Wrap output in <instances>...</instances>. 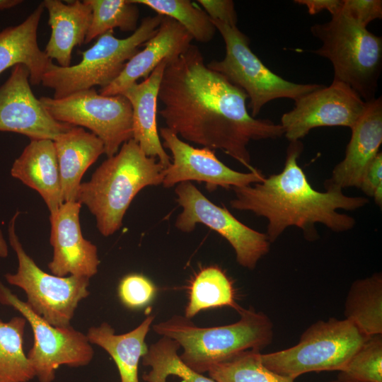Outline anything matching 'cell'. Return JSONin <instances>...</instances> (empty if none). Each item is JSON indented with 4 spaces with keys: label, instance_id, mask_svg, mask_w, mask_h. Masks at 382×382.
Returning <instances> with one entry per match:
<instances>
[{
    "label": "cell",
    "instance_id": "obj_26",
    "mask_svg": "<svg viewBox=\"0 0 382 382\" xmlns=\"http://www.w3.org/2000/svg\"><path fill=\"white\" fill-rule=\"evenodd\" d=\"M222 306L238 312L242 308L235 300L232 282L226 273L216 265L204 267L190 284L185 316L191 319L201 311Z\"/></svg>",
    "mask_w": 382,
    "mask_h": 382
},
{
    "label": "cell",
    "instance_id": "obj_11",
    "mask_svg": "<svg viewBox=\"0 0 382 382\" xmlns=\"http://www.w3.org/2000/svg\"><path fill=\"white\" fill-rule=\"evenodd\" d=\"M176 201L182 207L175 226L183 232H191L202 224L224 237L233 248L237 262L253 270L270 250L266 233L254 230L236 219L226 207L208 199L190 182H183L175 188Z\"/></svg>",
    "mask_w": 382,
    "mask_h": 382
},
{
    "label": "cell",
    "instance_id": "obj_24",
    "mask_svg": "<svg viewBox=\"0 0 382 382\" xmlns=\"http://www.w3.org/2000/svg\"><path fill=\"white\" fill-rule=\"evenodd\" d=\"M155 316L149 315L135 329L121 335L106 322L88 329L86 335L91 344L104 349L113 359L121 382H139L138 366L140 358L148 351L146 336Z\"/></svg>",
    "mask_w": 382,
    "mask_h": 382
},
{
    "label": "cell",
    "instance_id": "obj_7",
    "mask_svg": "<svg viewBox=\"0 0 382 382\" xmlns=\"http://www.w3.org/2000/svg\"><path fill=\"white\" fill-rule=\"evenodd\" d=\"M368 337L349 320L330 318L309 326L296 345L260 357L270 370L295 380L311 371H340Z\"/></svg>",
    "mask_w": 382,
    "mask_h": 382
},
{
    "label": "cell",
    "instance_id": "obj_22",
    "mask_svg": "<svg viewBox=\"0 0 382 382\" xmlns=\"http://www.w3.org/2000/svg\"><path fill=\"white\" fill-rule=\"evenodd\" d=\"M45 7L41 2L21 23L0 32V74L10 67L24 65L30 73V83H41L53 64L37 43V28Z\"/></svg>",
    "mask_w": 382,
    "mask_h": 382
},
{
    "label": "cell",
    "instance_id": "obj_9",
    "mask_svg": "<svg viewBox=\"0 0 382 382\" xmlns=\"http://www.w3.org/2000/svg\"><path fill=\"white\" fill-rule=\"evenodd\" d=\"M18 212L8 226L9 243L16 252L18 266L16 273H8V283L22 289L29 307L49 324L59 328L71 326L79 303L89 295L86 277H59L42 270L24 250L15 231Z\"/></svg>",
    "mask_w": 382,
    "mask_h": 382
},
{
    "label": "cell",
    "instance_id": "obj_19",
    "mask_svg": "<svg viewBox=\"0 0 382 382\" xmlns=\"http://www.w3.org/2000/svg\"><path fill=\"white\" fill-rule=\"evenodd\" d=\"M168 62L163 60L143 81L131 84L121 93L132 106V139L146 156L157 158L164 168L171 161L160 140L156 114L159 88Z\"/></svg>",
    "mask_w": 382,
    "mask_h": 382
},
{
    "label": "cell",
    "instance_id": "obj_1",
    "mask_svg": "<svg viewBox=\"0 0 382 382\" xmlns=\"http://www.w3.org/2000/svg\"><path fill=\"white\" fill-rule=\"evenodd\" d=\"M159 110L166 127L180 139L220 149L250 171V141L284 135L280 124L256 119L246 107V93L209 69L195 45L167 62L161 79Z\"/></svg>",
    "mask_w": 382,
    "mask_h": 382
},
{
    "label": "cell",
    "instance_id": "obj_13",
    "mask_svg": "<svg viewBox=\"0 0 382 382\" xmlns=\"http://www.w3.org/2000/svg\"><path fill=\"white\" fill-rule=\"evenodd\" d=\"M292 110L281 117L284 135L291 142L300 141L316 127L352 128L365 110V102L348 86L333 81L294 101Z\"/></svg>",
    "mask_w": 382,
    "mask_h": 382
},
{
    "label": "cell",
    "instance_id": "obj_3",
    "mask_svg": "<svg viewBox=\"0 0 382 382\" xmlns=\"http://www.w3.org/2000/svg\"><path fill=\"white\" fill-rule=\"evenodd\" d=\"M164 168L131 139L108 157L88 181L81 183L76 201L96 217L98 231L111 236L122 226L135 196L146 187L162 185Z\"/></svg>",
    "mask_w": 382,
    "mask_h": 382
},
{
    "label": "cell",
    "instance_id": "obj_6",
    "mask_svg": "<svg viewBox=\"0 0 382 382\" xmlns=\"http://www.w3.org/2000/svg\"><path fill=\"white\" fill-rule=\"evenodd\" d=\"M163 16L156 14L141 21L129 37L120 39L109 30L100 35L93 45L81 52V61L67 67L52 64L43 75L41 83L54 91V98L100 86L106 87L118 77L126 63L139 47L158 31Z\"/></svg>",
    "mask_w": 382,
    "mask_h": 382
},
{
    "label": "cell",
    "instance_id": "obj_14",
    "mask_svg": "<svg viewBox=\"0 0 382 382\" xmlns=\"http://www.w3.org/2000/svg\"><path fill=\"white\" fill-rule=\"evenodd\" d=\"M163 146L170 150L172 162L164 168L162 185L171 187L183 182H204L209 190L243 187L261 182L265 178L260 170L241 173L224 164L209 148H195L185 142L166 127H161Z\"/></svg>",
    "mask_w": 382,
    "mask_h": 382
},
{
    "label": "cell",
    "instance_id": "obj_25",
    "mask_svg": "<svg viewBox=\"0 0 382 382\" xmlns=\"http://www.w3.org/2000/svg\"><path fill=\"white\" fill-rule=\"evenodd\" d=\"M345 316L366 337L382 334L381 272L352 283L345 303Z\"/></svg>",
    "mask_w": 382,
    "mask_h": 382
},
{
    "label": "cell",
    "instance_id": "obj_29",
    "mask_svg": "<svg viewBox=\"0 0 382 382\" xmlns=\"http://www.w3.org/2000/svg\"><path fill=\"white\" fill-rule=\"evenodd\" d=\"M260 354L253 349L242 352L211 367L209 377L216 382H294L267 368Z\"/></svg>",
    "mask_w": 382,
    "mask_h": 382
},
{
    "label": "cell",
    "instance_id": "obj_39",
    "mask_svg": "<svg viewBox=\"0 0 382 382\" xmlns=\"http://www.w3.org/2000/svg\"><path fill=\"white\" fill-rule=\"evenodd\" d=\"M375 203L379 207L382 206V183L379 184L376 188L373 197Z\"/></svg>",
    "mask_w": 382,
    "mask_h": 382
},
{
    "label": "cell",
    "instance_id": "obj_33",
    "mask_svg": "<svg viewBox=\"0 0 382 382\" xmlns=\"http://www.w3.org/2000/svg\"><path fill=\"white\" fill-rule=\"evenodd\" d=\"M156 292V286L146 277L131 274L122 279L118 286L122 302L131 308H138L149 303Z\"/></svg>",
    "mask_w": 382,
    "mask_h": 382
},
{
    "label": "cell",
    "instance_id": "obj_5",
    "mask_svg": "<svg viewBox=\"0 0 382 382\" xmlns=\"http://www.w3.org/2000/svg\"><path fill=\"white\" fill-rule=\"evenodd\" d=\"M311 32L322 42L313 52L330 61L333 81L348 86L365 102L375 98L382 68V37L341 10L330 21L313 25Z\"/></svg>",
    "mask_w": 382,
    "mask_h": 382
},
{
    "label": "cell",
    "instance_id": "obj_15",
    "mask_svg": "<svg viewBox=\"0 0 382 382\" xmlns=\"http://www.w3.org/2000/svg\"><path fill=\"white\" fill-rule=\"evenodd\" d=\"M30 73L23 64L13 67L0 86V131L25 135L30 140L54 141L74 125L54 119L30 86Z\"/></svg>",
    "mask_w": 382,
    "mask_h": 382
},
{
    "label": "cell",
    "instance_id": "obj_27",
    "mask_svg": "<svg viewBox=\"0 0 382 382\" xmlns=\"http://www.w3.org/2000/svg\"><path fill=\"white\" fill-rule=\"evenodd\" d=\"M26 320H0V382H28L35 375L23 348Z\"/></svg>",
    "mask_w": 382,
    "mask_h": 382
},
{
    "label": "cell",
    "instance_id": "obj_28",
    "mask_svg": "<svg viewBox=\"0 0 382 382\" xmlns=\"http://www.w3.org/2000/svg\"><path fill=\"white\" fill-rule=\"evenodd\" d=\"M180 348L177 341L165 336L151 345L141 357L143 365L151 368L143 374V380L166 382L167 377L173 375L180 378L182 382H216L188 366L178 354Z\"/></svg>",
    "mask_w": 382,
    "mask_h": 382
},
{
    "label": "cell",
    "instance_id": "obj_34",
    "mask_svg": "<svg viewBox=\"0 0 382 382\" xmlns=\"http://www.w3.org/2000/svg\"><path fill=\"white\" fill-rule=\"evenodd\" d=\"M341 11L359 25L366 28L371 21L382 18V1L342 0Z\"/></svg>",
    "mask_w": 382,
    "mask_h": 382
},
{
    "label": "cell",
    "instance_id": "obj_21",
    "mask_svg": "<svg viewBox=\"0 0 382 382\" xmlns=\"http://www.w3.org/2000/svg\"><path fill=\"white\" fill-rule=\"evenodd\" d=\"M48 11V23L52 33L44 52L59 66H69L72 50L85 42L92 18V9L87 0L65 4L59 0H45Z\"/></svg>",
    "mask_w": 382,
    "mask_h": 382
},
{
    "label": "cell",
    "instance_id": "obj_41",
    "mask_svg": "<svg viewBox=\"0 0 382 382\" xmlns=\"http://www.w3.org/2000/svg\"><path fill=\"white\" fill-rule=\"evenodd\" d=\"M330 382H345V381H341V380H340V379L337 378V380L332 381H330Z\"/></svg>",
    "mask_w": 382,
    "mask_h": 382
},
{
    "label": "cell",
    "instance_id": "obj_35",
    "mask_svg": "<svg viewBox=\"0 0 382 382\" xmlns=\"http://www.w3.org/2000/svg\"><path fill=\"white\" fill-rule=\"evenodd\" d=\"M211 20L218 21L232 27L237 26L238 17L231 0H198Z\"/></svg>",
    "mask_w": 382,
    "mask_h": 382
},
{
    "label": "cell",
    "instance_id": "obj_18",
    "mask_svg": "<svg viewBox=\"0 0 382 382\" xmlns=\"http://www.w3.org/2000/svg\"><path fill=\"white\" fill-rule=\"evenodd\" d=\"M190 33L175 20L164 16L157 33L145 44V47L134 54L111 83L99 90L103 96H115L139 79L147 78L164 59L178 57L192 44Z\"/></svg>",
    "mask_w": 382,
    "mask_h": 382
},
{
    "label": "cell",
    "instance_id": "obj_32",
    "mask_svg": "<svg viewBox=\"0 0 382 382\" xmlns=\"http://www.w3.org/2000/svg\"><path fill=\"white\" fill-rule=\"evenodd\" d=\"M345 382H382V334L368 337L340 371Z\"/></svg>",
    "mask_w": 382,
    "mask_h": 382
},
{
    "label": "cell",
    "instance_id": "obj_37",
    "mask_svg": "<svg viewBox=\"0 0 382 382\" xmlns=\"http://www.w3.org/2000/svg\"><path fill=\"white\" fill-rule=\"evenodd\" d=\"M294 2L305 6L311 15L326 10L332 16L338 13L342 6V0H295Z\"/></svg>",
    "mask_w": 382,
    "mask_h": 382
},
{
    "label": "cell",
    "instance_id": "obj_4",
    "mask_svg": "<svg viewBox=\"0 0 382 382\" xmlns=\"http://www.w3.org/2000/svg\"><path fill=\"white\" fill-rule=\"evenodd\" d=\"M238 313L240 320L226 325L198 327L185 316L175 315L152 328L158 335L177 341L183 349L180 359L202 374L242 352H260L272 342L273 325L268 316L252 308Z\"/></svg>",
    "mask_w": 382,
    "mask_h": 382
},
{
    "label": "cell",
    "instance_id": "obj_8",
    "mask_svg": "<svg viewBox=\"0 0 382 382\" xmlns=\"http://www.w3.org/2000/svg\"><path fill=\"white\" fill-rule=\"evenodd\" d=\"M211 21L222 36L226 54L222 60H212L207 65L246 93L253 117L255 118L262 107L271 100L289 98L295 101L322 86L283 79L256 56L250 47L248 37L237 26Z\"/></svg>",
    "mask_w": 382,
    "mask_h": 382
},
{
    "label": "cell",
    "instance_id": "obj_30",
    "mask_svg": "<svg viewBox=\"0 0 382 382\" xmlns=\"http://www.w3.org/2000/svg\"><path fill=\"white\" fill-rule=\"evenodd\" d=\"M144 5L161 16L169 17L180 24L200 42L211 41L216 31L205 11L189 0H131Z\"/></svg>",
    "mask_w": 382,
    "mask_h": 382
},
{
    "label": "cell",
    "instance_id": "obj_40",
    "mask_svg": "<svg viewBox=\"0 0 382 382\" xmlns=\"http://www.w3.org/2000/svg\"><path fill=\"white\" fill-rule=\"evenodd\" d=\"M8 254L7 245L0 231V256L6 257Z\"/></svg>",
    "mask_w": 382,
    "mask_h": 382
},
{
    "label": "cell",
    "instance_id": "obj_12",
    "mask_svg": "<svg viewBox=\"0 0 382 382\" xmlns=\"http://www.w3.org/2000/svg\"><path fill=\"white\" fill-rule=\"evenodd\" d=\"M0 303L17 310L30 325L34 343L27 357L40 382L53 381L61 365L79 367L92 360L94 352L86 335L71 326L49 324L1 282Z\"/></svg>",
    "mask_w": 382,
    "mask_h": 382
},
{
    "label": "cell",
    "instance_id": "obj_38",
    "mask_svg": "<svg viewBox=\"0 0 382 382\" xmlns=\"http://www.w3.org/2000/svg\"><path fill=\"white\" fill-rule=\"evenodd\" d=\"M22 2L21 0H0V11L9 9Z\"/></svg>",
    "mask_w": 382,
    "mask_h": 382
},
{
    "label": "cell",
    "instance_id": "obj_23",
    "mask_svg": "<svg viewBox=\"0 0 382 382\" xmlns=\"http://www.w3.org/2000/svg\"><path fill=\"white\" fill-rule=\"evenodd\" d=\"M54 141L64 202H75L86 170L104 154L102 141L83 127L74 126Z\"/></svg>",
    "mask_w": 382,
    "mask_h": 382
},
{
    "label": "cell",
    "instance_id": "obj_31",
    "mask_svg": "<svg viewBox=\"0 0 382 382\" xmlns=\"http://www.w3.org/2000/svg\"><path fill=\"white\" fill-rule=\"evenodd\" d=\"M92 9L91 22L84 43L117 28L123 32H134L139 10L131 0H87Z\"/></svg>",
    "mask_w": 382,
    "mask_h": 382
},
{
    "label": "cell",
    "instance_id": "obj_17",
    "mask_svg": "<svg viewBox=\"0 0 382 382\" xmlns=\"http://www.w3.org/2000/svg\"><path fill=\"white\" fill-rule=\"evenodd\" d=\"M344 158L332 170L325 188L359 187L363 175L382 143V99L366 102L364 112L351 128Z\"/></svg>",
    "mask_w": 382,
    "mask_h": 382
},
{
    "label": "cell",
    "instance_id": "obj_2",
    "mask_svg": "<svg viewBox=\"0 0 382 382\" xmlns=\"http://www.w3.org/2000/svg\"><path fill=\"white\" fill-rule=\"evenodd\" d=\"M303 149L301 141H291L280 173L253 185L232 187L235 197L230 202L231 207L266 218V235L270 243L290 226L301 228L310 241L317 238L315 224L318 223L335 232L351 230L355 219L337 210H356L369 203L366 197H349L340 189L315 190L298 164Z\"/></svg>",
    "mask_w": 382,
    "mask_h": 382
},
{
    "label": "cell",
    "instance_id": "obj_16",
    "mask_svg": "<svg viewBox=\"0 0 382 382\" xmlns=\"http://www.w3.org/2000/svg\"><path fill=\"white\" fill-rule=\"evenodd\" d=\"M81 207L77 201L66 202L50 214L53 257L48 268L54 275L66 277L70 274L91 278L98 272L97 247L85 239L81 232Z\"/></svg>",
    "mask_w": 382,
    "mask_h": 382
},
{
    "label": "cell",
    "instance_id": "obj_36",
    "mask_svg": "<svg viewBox=\"0 0 382 382\" xmlns=\"http://www.w3.org/2000/svg\"><path fill=\"white\" fill-rule=\"evenodd\" d=\"M382 183V153L380 151L365 171L359 188L368 197H373L377 186Z\"/></svg>",
    "mask_w": 382,
    "mask_h": 382
},
{
    "label": "cell",
    "instance_id": "obj_10",
    "mask_svg": "<svg viewBox=\"0 0 382 382\" xmlns=\"http://www.w3.org/2000/svg\"><path fill=\"white\" fill-rule=\"evenodd\" d=\"M39 99L56 120L89 129L103 143L108 157L132 139V106L123 95L103 96L92 88L62 98Z\"/></svg>",
    "mask_w": 382,
    "mask_h": 382
},
{
    "label": "cell",
    "instance_id": "obj_20",
    "mask_svg": "<svg viewBox=\"0 0 382 382\" xmlns=\"http://www.w3.org/2000/svg\"><path fill=\"white\" fill-rule=\"evenodd\" d=\"M11 175L37 191L50 214L64 203L54 141L33 139L13 163Z\"/></svg>",
    "mask_w": 382,
    "mask_h": 382
}]
</instances>
